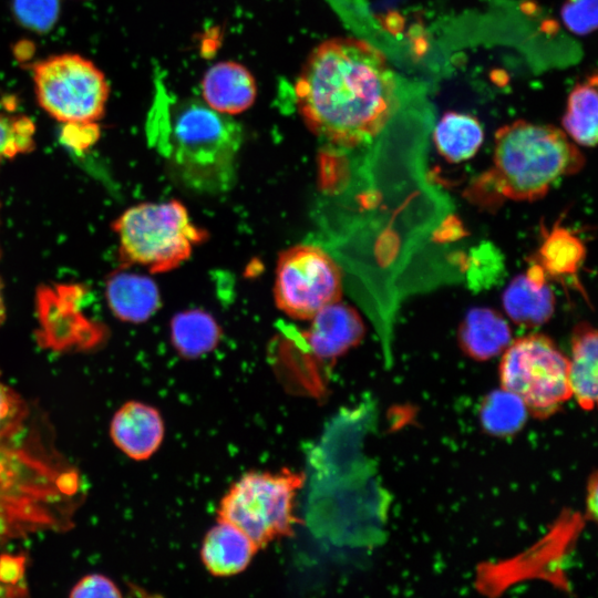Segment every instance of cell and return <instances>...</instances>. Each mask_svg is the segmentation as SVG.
<instances>
[{"label":"cell","instance_id":"6da1fadb","mask_svg":"<svg viewBox=\"0 0 598 598\" xmlns=\"http://www.w3.org/2000/svg\"><path fill=\"white\" fill-rule=\"evenodd\" d=\"M307 126L333 145L372 141L399 107L394 73L385 55L355 38H336L308 56L296 82Z\"/></svg>","mask_w":598,"mask_h":598},{"label":"cell","instance_id":"7a4b0ae2","mask_svg":"<svg viewBox=\"0 0 598 598\" xmlns=\"http://www.w3.org/2000/svg\"><path fill=\"white\" fill-rule=\"evenodd\" d=\"M49 430L38 412L23 432L0 440V546L74 527L85 482L55 447Z\"/></svg>","mask_w":598,"mask_h":598},{"label":"cell","instance_id":"3957f363","mask_svg":"<svg viewBox=\"0 0 598 598\" xmlns=\"http://www.w3.org/2000/svg\"><path fill=\"white\" fill-rule=\"evenodd\" d=\"M493 163L468 190L485 206L538 199L557 181L580 171L585 159L559 128L517 120L497 130Z\"/></svg>","mask_w":598,"mask_h":598},{"label":"cell","instance_id":"277c9868","mask_svg":"<svg viewBox=\"0 0 598 598\" xmlns=\"http://www.w3.org/2000/svg\"><path fill=\"white\" fill-rule=\"evenodd\" d=\"M243 127L202 101H181L173 111L167 156L182 186L202 195L230 190L237 181Z\"/></svg>","mask_w":598,"mask_h":598},{"label":"cell","instance_id":"5b68a950","mask_svg":"<svg viewBox=\"0 0 598 598\" xmlns=\"http://www.w3.org/2000/svg\"><path fill=\"white\" fill-rule=\"evenodd\" d=\"M126 265L150 272L173 270L207 237L178 200L143 203L126 209L112 225Z\"/></svg>","mask_w":598,"mask_h":598},{"label":"cell","instance_id":"8992f818","mask_svg":"<svg viewBox=\"0 0 598 598\" xmlns=\"http://www.w3.org/2000/svg\"><path fill=\"white\" fill-rule=\"evenodd\" d=\"M303 483L305 474L290 468L245 473L221 497L217 519L237 526L261 549L293 535L299 523L295 502Z\"/></svg>","mask_w":598,"mask_h":598},{"label":"cell","instance_id":"52a82bcc","mask_svg":"<svg viewBox=\"0 0 598 598\" xmlns=\"http://www.w3.org/2000/svg\"><path fill=\"white\" fill-rule=\"evenodd\" d=\"M39 106L63 123H96L105 113L110 85L97 65L78 53L50 55L32 65Z\"/></svg>","mask_w":598,"mask_h":598},{"label":"cell","instance_id":"ba28073f","mask_svg":"<svg viewBox=\"0 0 598 598\" xmlns=\"http://www.w3.org/2000/svg\"><path fill=\"white\" fill-rule=\"evenodd\" d=\"M502 388L517 394L538 417L555 413L571 396L568 359L544 334L512 341L499 364Z\"/></svg>","mask_w":598,"mask_h":598},{"label":"cell","instance_id":"9c48e42d","mask_svg":"<svg viewBox=\"0 0 598 598\" xmlns=\"http://www.w3.org/2000/svg\"><path fill=\"white\" fill-rule=\"evenodd\" d=\"M341 293L340 268L322 248L300 244L280 254L274 298L287 316L310 320L322 308L340 301Z\"/></svg>","mask_w":598,"mask_h":598},{"label":"cell","instance_id":"30bf717a","mask_svg":"<svg viewBox=\"0 0 598 598\" xmlns=\"http://www.w3.org/2000/svg\"><path fill=\"white\" fill-rule=\"evenodd\" d=\"M165 434L159 411L141 401L125 402L112 416L113 444L134 461L148 460L159 448Z\"/></svg>","mask_w":598,"mask_h":598},{"label":"cell","instance_id":"8fae6325","mask_svg":"<svg viewBox=\"0 0 598 598\" xmlns=\"http://www.w3.org/2000/svg\"><path fill=\"white\" fill-rule=\"evenodd\" d=\"M310 320L307 342L318 359H337L355 347L364 336L358 312L340 301L322 308Z\"/></svg>","mask_w":598,"mask_h":598},{"label":"cell","instance_id":"7c38bea8","mask_svg":"<svg viewBox=\"0 0 598 598\" xmlns=\"http://www.w3.org/2000/svg\"><path fill=\"white\" fill-rule=\"evenodd\" d=\"M503 307L512 321L524 327H537L549 320L555 309V296L539 264L509 282L503 293Z\"/></svg>","mask_w":598,"mask_h":598},{"label":"cell","instance_id":"4fadbf2b","mask_svg":"<svg viewBox=\"0 0 598 598\" xmlns=\"http://www.w3.org/2000/svg\"><path fill=\"white\" fill-rule=\"evenodd\" d=\"M258 550L257 545L241 529L217 519L203 539L200 559L213 576L230 577L244 571Z\"/></svg>","mask_w":598,"mask_h":598},{"label":"cell","instance_id":"5bb4252c","mask_svg":"<svg viewBox=\"0 0 598 598\" xmlns=\"http://www.w3.org/2000/svg\"><path fill=\"white\" fill-rule=\"evenodd\" d=\"M202 92L208 106L231 115L251 106L257 87L254 76L245 66L227 61L207 70L202 81Z\"/></svg>","mask_w":598,"mask_h":598},{"label":"cell","instance_id":"9a60e30c","mask_svg":"<svg viewBox=\"0 0 598 598\" xmlns=\"http://www.w3.org/2000/svg\"><path fill=\"white\" fill-rule=\"evenodd\" d=\"M105 295L113 315L131 323L145 322L161 307L156 283L140 274L126 271L112 274L106 281Z\"/></svg>","mask_w":598,"mask_h":598},{"label":"cell","instance_id":"2e32d148","mask_svg":"<svg viewBox=\"0 0 598 598\" xmlns=\"http://www.w3.org/2000/svg\"><path fill=\"white\" fill-rule=\"evenodd\" d=\"M457 340L472 359L488 360L504 352L512 342L507 321L489 308H473L458 327Z\"/></svg>","mask_w":598,"mask_h":598},{"label":"cell","instance_id":"e0dca14e","mask_svg":"<svg viewBox=\"0 0 598 598\" xmlns=\"http://www.w3.org/2000/svg\"><path fill=\"white\" fill-rule=\"evenodd\" d=\"M597 332L590 324L580 323L573 332L568 380L571 396L586 411L592 410L597 401Z\"/></svg>","mask_w":598,"mask_h":598},{"label":"cell","instance_id":"ac0fdd59","mask_svg":"<svg viewBox=\"0 0 598 598\" xmlns=\"http://www.w3.org/2000/svg\"><path fill=\"white\" fill-rule=\"evenodd\" d=\"M484 140L480 121L457 112H446L434 131V143L442 157L461 163L473 157Z\"/></svg>","mask_w":598,"mask_h":598},{"label":"cell","instance_id":"d6986e66","mask_svg":"<svg viewBox=\"0 0 598 598\" xmlns=\"http://www.w3.org/2000/svg\"><path fill=\"white\" fill-rule=\"evenodd\" d=\"M171 339L179 355L196 359L217 347L220 328L208 312L202 309H189L173 317Z\"/></svg>","mask_w":598,"mask_h":598},{"label":"cell","instance_id":"ffe728a7","mask_svg":"<svg viewBox=\"0 0 598 598\" xmlns=\"http://www.w3.org/2000/svg\"><path fill=\"white\" fill-rule=\"evenodd\" d=\"M597 76L594 74L571 90L561 124L565 133L577 144L595 146L598 122Z\"/></svg>","mask_w":598,"mask_h":598},{"label":"cell","instance_id":"44dd1931","mask_svg":"<svg viewBox=\"0 0 598 598\" xmlns=\"http://www.w3.org/2000/svg\"><path fill=\"white\" fill-rule=\"evenodd\" d=\"M528 413L526 404L517 394L502 388L484 399L481 421L488 433L506 436L522 429Z\"/></svg>","mask_w":598,"mask_h":598},{"label":"cell","instance_id":"7402d4cb","mask_svg":"<svg viewBox=\"0 0 598 598\" xmlns=\"http://www.w3.org/2000/svg\"><path fill=\"white\" fill-rule=\"evenodd\" d=\"M539 257V265L546 274L570 276L579 269L585 257V247L571 231L556 226L546 235Z\"/></svg>","mask_w":598,"mask_h":598},{"label":"cell","instance_id":"603a6c76","mask_svg":"<svg viewBox=\"0 0 598 598\" xmlns=\"http://www.w3.org/2000/svg\"><path fill=\"white\" fill-rule=\"evenodd\" d=\"M35 125L25 115L0 113V166L4 161L30 153L34 146Z\"/></svg>","mask_w":598,"mask_h":598},{"label":"cell","instance_id":"cb8c5ba5","mask_svg":"<svg viewBox=\"0 0 598 598\" xmlns=\"http://www.w3.org/2000/svg\"><path fill=\"white\" fill-rule=\"evenodd\" d=\"M37 414L31 403L6 384L0 374V440L23 432Z\"/></svg>","mask_w":598,"mask_h":598},{"label":"cell","instance_id":"d4e9b609","mask_svg":"<svg viewBox=\"0 0 598 598\" xmlns=\"http://www.w3.org/2000/svg\"><path fill=\"white\" fill-rule=\"evenodd\" d=\"M13 14L27 29L47 32L56 23L60 13L59 0H13Z\"/></svg>","mask_w":598,"mask_h":598},{"label":"cell","instance_id":"484cf974","mask_svg":"<svg viewBox=\"0 0 598 598\" xmlns=\"http://www.w3.org/2000/svg\"><path fill=\"white\" fill-rule=\"evenodd\" d=\"M27 557L23 554L0 555V597L28 596Z\"/></svg>","mask_w":598,"mask_h":598},{"label":"cell","instance_id":"4316f807","mask_svg":"<svg viewBox=\"0 0 598 598\" xmlns=\"http://www.w3.org/2000/svg\"><path fill=\"white\" fill-rule=\"evenodd\" d=\"M561 19L569 31L585 35L597 28V0H566Z\"/></svg>","mask_w":598,"mask_h":598},{"label":"cell","instance_id":"83f0119b","mask_svg":"<svg viewBox=\"0 0 598 598\" xmlns=\"http://www.w3.org/2000/svg\"><path fill=\"white\" fill-rule=\"evenodd\" d=\"M118 586L103 574H87L79 579L70 590L69 597H122Z\"/></svg>","mask_w":598,"mask_h":598},{"label":"cell","instance_id":"f1b7e54d","mask_svg":"<svg viewBox=\"0 0 598 598\" xmlns=\"http://www.w3.org/2000/svg\"><path fill=\"white\" fill-rule=\"evenodd\" d=\"M64 125L63 138L76 148L91 145L99 136L96 123H68Z\"/></svg>","mask_w":598,"mask_h":598},{"label":"cell","instance_id":"f546056e","mask_svg":"<svg viewBox=\"0 0 598 598\" xmlns=\"http://www.w3.org/2000/svg\"><path fill=\"white\" fill-rule=\"evenodd\" d=\"M597 508V482L596 476L592 477V481L589 484L588 498H587V509L592 513L594 517L596 516Z\"/></svg>","mask_w":598,"mask_h":598},{"label":"cell","instance_id":"4dcf8cb0","mask_svg":"<svg viewBox=\"0 0 598 598\" xmlns=\"http://www.w3.org/2000/svg\"><path fill=\"white\" fill-rule=\"evenodd\" d=\"M6 317V307L3 302L2 285L0 281V324L3 322Z\"/></svg>","mask_w":598,"mask_h":598},{"label":"cell","instance_id":"1f68e13d","mask_svg":"<svg viewBox=\"0 0 598 598\" xmlns=\"http://www.w3.org/2000/svg\"><path fill=\"white\" fill-rule=\"evenodd\" d=\"M0 255H1V250H0Z\"/></svg>","mask_w":598,"mask_h":598}]
</instances>
